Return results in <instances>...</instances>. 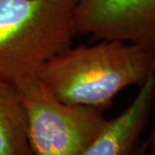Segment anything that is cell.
I'll return each instance as SVG.
<instances>
[{
	"label": "cell",
	"mask_w": 155,
	"mask_h": 155,
	"mask_svg": "<svg viewBox=\"0 0 155 155\" xmlns=\"http://www.w3.org/2000/svg\"><path fill=\"white\" fill-rule=\"evenodd\" d=\"M155 74V44L102 40L64 48L44 62L36 76L66 104L103 112L131 85L141 87Z\"/></svg>",
	"instance_id": "1"
},
{
	"label": "cell",
	"mask_w": 155,
	"mask_h": 155,
	"mask_svg": "<svg viewBox=\"0 0 155 155\" xmlns=\"http://www.w3.org/2000/svg\"><path fill=\"white\" fill-rule=\"evenodd\" d=\"M79 0H0V80L16 86L70 46Z\"/></svg>",
	"instance_id": "2"
},
{
	"label": "cell",
	"mask_w": 155,
	"mask_h": 155,
	"mask_svg": "<svg viewBox=\"0 0 155 155\" xmlns=\"http://www.w3.org/2000/svg\"><path fill=\"white\" fill-rule=\"evenodd\" d=\"M14 87L34 155H80L109 124L100 110L57 99L37 76Z\"/></svg>",
	"instance_id": "3"
},
{
	"label": "cell",
	"mask_w": 155,
	"mask_h": 155,
	"mask_svg": "<svg viewBox=\"0 0 155 155\" xmlns=\"http://www.w3.org/2000/svg\"><path fill=\"white\" fill-rule=\"evenodd\" d=\"M76 26L101 40L155 44V0H79Z\"/></svg>",
	"instance_id": "4"
},
{
	"label": "cell",
	"mask_w": 155,
	"mask_h": 155,
	"mask_svg": "<svg viewBox=\"0 0 155 155\" xmlns=\"http://www.w3.org/2000/svg\"><path fill=\"white\" fill-rule=\"evenodd\" d=\"M155 100V74L140 87L129 106L109 121L97 139L80 155H140L141 135L146 128Z\"/></svg>",
	"instance_id": "5"
},
{
	"label": "cell",
	"mask_w": 155,
	"mask_h": 155,
	"mask_svg": "<svg viewBox=\"0 0 155 155\" xmlns=\"http://www.w3.org/2000/svg\"><path fill=\"white\" fill-rule=\"evenodd\" d=\"M0 155H34L24 110L13 85L0 80Z\"/></svg>",
	"instance_id": "6"
},
{
	"label": "cell",
	"mask_w": 155,
	"mask_h": 155,
	"mask_svg": "<svg viewBox=\"0 0 155 155\" xmlns=\"http://www.w3.org/2000/svg\"><path fill=\"white\" fill-rule=\"evenodd\" d=\"M146 143H147V148L150 151V155H155V128L153 129L152 132H151Z\"/></svg>",
	"instance_id": "7"
},
{
	"label": "cell",
	"mask_w": 155,
	"mask_h": 155,
	"mask_svg": "<svg viewBox=\"0 0 155 155\" xmlns=\"http://www.w3.org/2000/svg\"><path fill=\"white\" fill-rule=\"evenodd\" d=\"M147 150H148V148H147V143L145 142L143 143V147H142V150H141V153L140 155H147Z\"/></svg>",
	"instance_id": "8"
},
{
	"label": "cell",
	"mask_w": 155,
	"mask_h": 155,
	"mask_svg": "<svg viewBox=\"0 0 155 155\" xmlns=\"http://www.w3.org/2000/svg\"><path fill=\"white\" fill-rule=\"evenodd\" d=\"M154 41H155V39H154Z\"/></svg>",
	"instance_id": "9"
}]
</instances>
